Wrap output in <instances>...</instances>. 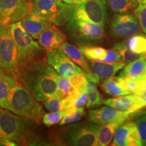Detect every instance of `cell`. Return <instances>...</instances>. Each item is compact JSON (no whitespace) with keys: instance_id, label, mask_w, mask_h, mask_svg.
I'll return each mask as SVG.
<instances>
[{"instance_id":"35","label":"cell","mask_w":146,"mask_h":146,"mask_svg":"<svg viewBox=\"0 0 146 146\" xmlns=\"http://www.w3.org/2000/svg\"><path fill=\"white\" fill-rule=\"evenodd\" d=\"M73 88L77 91H86L87 78L86 73H79L70 78Z\"/></svg>"},{"instance_id":"13","label":"cell","mask_w":146,"mask_h":146,"mask_svg":"<svg viewBox=\"0 0 146 146\" xmlns=\"http://www.w3.org/2000/svg\"><path fill=\"white\" fill-rule=\"evenodd\" d=\"M132 113L122 111L111 106H103L89 111L88 120L100 125L118 121H126Z\"/></svg>"},{"instance_id":"18","label":"cell","mask_w":146,"mask_h":146,"mask_svg":"<svg viewBox=\"0 0 146 146\" xmlns=\"http://www.w3.org/2000/svg\"><path fill=\"white\" fill-rule=\"evenodd\" d=\"M126 64L123 62H99L90 60L91 70L98 79H106V78L114 76L118 71L125 66Z\"/></svg>"},{"instance_id":"31","label":"cell","mask_w":146,"mask_h":146,"mask_svg":"<svg viewBox=\"0 0 146 146\" xmlns=\"http://www.w3.org/2000/svg\"><path fill=\"white\" fill-rule=\"evenodd\" d=\"M127 45L133 52L141 54L146 52V37L143 35H133L128 40Z\"/></svg>"},{"instance_id":"15","label":"cell","mask_w":146,"mask_h":146,"mask_svg":"<svg viewBox=\"0 0 146 146\" xmlns=\"http://www.w3.org/2000/svg\"><path fill=\"white\" fill-rule=\"evenodd\" d=\"M113 145H142L141 137L135 122H125L115 132Z\"/></svg>"},{"instance_id":"33","label":"cell","mask_w":146,"mask_h":146,"mask_svg":"<svg viewBox=\"0 0 146 146\" xmlns=\"http://www.w3.org/2000/svg\"><path fill=\"white\" fill-rule=\"evenodd\" d=\"M43 105L45 108L51 112L63 111L62 98L56 93L44 100Z\"/></svg>"},{"instance_id":"39","label":"cell","mask_w":146,"mask_h":146,"mask_svg":"<svg viewBox=\"0 0 146 146\" xmlns=\"http://www.w3.org/2000/svg\"><path fill=\"white\" fill-rule=\"evenodd\" d=\"M137 1L139 3H145L146 4V0H137Z\"/></svg>"},{"instance_id":"5","label":"cell","mask_w":146,"mask_h":146,"mask_svg":"<svg viewBox=\"0 0 146 146\" xmlns=\"http://www.w3.org/2000/svg\"><path fill=\"white\" fill-rule=\"evenodd\" d=\"M100 127V125L90 121L68 125L63 129L60 139L68 145H98V136Z\"/></svg>"},{"instance_id":"21","label":"cell","mask_w":146,"mask_h":146,"mask_svg":"<svg viewBox=\"0 0 146 146\" xmlns=\"http://www.w3.org/2000/svg\"><path fill=\"white\" fill-rule=\"evenodd\" d=\"M145 72L146 58L141 54L139 58L125 66L118 76L138 79L145 75Z\"/></svg>"},{"instance_id":"41","label":"cell","mask_w":146,"mask_h":146,"mask_svg":"<svg viewBox=\"0 0 146 146\" xmlns=\"http://www.w3.org/2000/svg\"><path fill=\"white\" fill-rule=\"evenodd\" d=\"M24 1H27V2H33V0H24Z\"/></svg>"},{"instance_id":"38","label":"cell","mask_w":146,"mask_h":146,"mask_svg":"<svg viewBox=\"0 0 146 146\" xmlns=\"http://www.w3.org/2000/svg\"><path fill=\"white\" fill-rule=\"evenodd\" d=\"M63 2L68 5H79L87 1V0H62Z\"/></svg>"},{"instance_id":"9","label":"cell","mask_w":146,"mask_h":146,"mask_svg":"<svg viewBox=\"0 0 146 146\" xmlns=\"http://www.w3.org/2000/svg\"><path fill=\"white\" fill-rule=\"evenodd\" d=\"M33 9V2L24 0H0V24L10 25L25 18Z\"/></svg>"},{"instance_id":"16","label":"cell","mask_w":146,"mask_h":146,"mask_svg":"<svg viewBox=\"0 0 146 146\" xmlns=\"http://www.w3.org/2000/svg\"><path fill=\"white\" fill-rule=\"evenodd\" d=\"M39 43L47 53L59 49L66 41L65 34L56 27V25L51 23L46 27L39 36Z\"/></svg>"},{"instance_id":"4","label":"cell","mask_w":146,"mask_h":146,"mask_svg":"<svg viewBox=\"0 0 146 146\" xmlns=\"http://www.w3.org/2000/svg\"><path fill=\"white\" fill-rule=\"evenodd\" d=\"M31 121L9 112L0 110V142L10 140L16 143H25L29 135Z\"/></svg>"},{"instance_id":"2","label":"cell","mask_w":146,"mask_h":146,"mask_svg":"<svg viewBox=\"0 0 146 146\" xmlns=\"http://www.w3.org/2000/svg\"><path fill=\"white\" fill-rule=\"evenodd\" d=\"M7 110L37 124H40L44 115L42 106L31 93L23 85H19L18 81L9 94Z\"/></svg>"},{"instance_id":"43","label":"cell","mask_w":146,"mask_h":146,"mask_svg":"<svg viewBox=\"0 0 146 146\" xmlns=\"http://www.w3.org/2000/svg\"><path fill=\"white\" fill-rule=\"evenodd\" d=\"M1 25H0V28H1Z\"/></svg>"},{"instance_id":"20","label":"cell","mask_w":146,"mask_h":146,"mask_svg":"<svg viewBox=\"0 0 146 146\" xmlns=\"http://www.w3.org/2000/svg\"><path fill=\"white\" fill-rule=\"evenodd\" d=\"M86 76L87 78L86 92L88 96V102L87 104V107L88 108H98L101 106L104 102L97 87V83L99 82L100 80L96 77L94 74H86Z\"/></svg>"},{"instance_id":"24","label":"cell","mask_w":146,"mask_h":146,"mask_svg":"<svg viewBox=\"0 0 146 146\" xmlns=\"http://www.w3.org/2000/svg\"><path fill=\"white\" fill-rule=\"evenodd\" d=\"M102 88L106 94L113 97H118L131 94L129 91H125L118 84L117 76H112L106 78L102 83Z\"/></svg>"},{"instance_id":"45","label":"cell","mask_w":146,"mask_h":146,"mask_svg":"<svg viewBox=\"0 0 146 146\" xmlns=\"http://www.w3.org/2000/svg\"><path fill=\"white\" fill-rule=\"evenodd\" d=\"M0 110H1V109H0Z\"/></svg>"},{"instance_id":"12","label":"cell","mask_w":146,"mask_h":146,"mask_svg":"<svg viewBox=\"0 0 146 146\" xmlns=\"http://www.w3.org/2000/svg\"><path fill=\"white\" fill-rule=\"evenodd\" d=\"M68 29L80 38L89 41L102 39L104 35V29L102 25L86 19L69 18Z\"/></svg>"},{"instance_id":"7","label":"cell","mask_w":146,"mask_h":146,"mask_svg":"<svg viewBox=\"0 0 146 146\" xmlns=\"http://www.w3.org/2000/svg\"><path fill=\"white\" fill-rule=\"evenodd\" d=\"M33 10L51 23L60 25L67 23L73 5L64 3L62 0H33Z\"/></svg>"},{"instance_id":"27","label":"cell","mask_w":146,"mask_h":146,"mask_svg":"<svg viewBox=\"0 0 146 146\" xmlns=\"http://www.w3.org/2000/svg\"><path fill=\"white\" fill-rule=\"evenodd\" d=\"M110 7L117 13H127L132 9L137 8V0H108Z\"/></svg>"},{"instance_id":"36","label":"cell","mask_w":146,"mask_h":146,"mask_svg":"<svg viewBox=\"0 0 146 146\" xmlns=\"http://www.w3.org/2000/svg\"><path fill=\"white\" fill-rule=\"evenodd\" d=\"M135 17L137 18L140 28L146 34V4L139 3L134 10Z\"/></svg>"},{"instance_id":"22","label":"cell","mask_w":146,"mask_h":146,"mask_svg":"<svg viewBox=\"0 0 146 146\" xmlns=\"http://www.w3.org/2000/svg\"><path fill=\"white\" fill-rule=\"evenodd\" d=\"M16 82L15 78L4 70L0 72V107L7 109L9 94Z\"/></svg>"},{"instance_id":"14","label":"cell","mask_w":146,"mask_h":146,"mask_svg":"<svg viewBox=\"0 0 146 146\" xmlns=\"http://www.w3.org/2000/svg\"><path fill=\"white\" fill-rule=\"evenodd\" d=\"M103 104L122 111L135 113L146 107V98L132 94L109 98L104 101Z\"/></svg>"},{"instance_id":"17","label":"cell","mask_w":146,"mask_h":146,"mask_svg":"<svg viewBox=\"0 0 146 146\" xmlns=\"http://www.w3.org/2000/svg\"><path fill=\"white\" fill-rule=\"evenodd\" d=\"M51 23H52L35 11L33 9L22 21L24 28L35 39H39L40 34Z\"/></svg>"},{"instance_id":"40","label":"cell","mask_w":146,"mask_h":146,"mask_svg":"<svg viewBox=\"0 0 146 146\" xmlns=\"http://www.w3.org/2000/svg\"><path fill=\"white\" fill-rule=\"evenodd\" d=\"M141 56L145 58H146V52L145 53H143V54H141Z\"/></svg>"},{"instance_id":"30","label":"cell","mask_w":146,"mask_h":146,"mask_svg":"<svg viewBox=\"0 0 146 146\" xmlns=\"http://www.w3.org/2000/svg\"><path fill=\"white\" fill-rule=\"evenodd\" d=\"M74 91L70 78H66L58 74V89L56 94L62 99L72 94Z\"/></svg>"},{"instance_id":"11","label":"cell","mask_w":146,"mask_h":146,"mask_svg":"<svg viewBox=\"0 0 146 146\" xmlns=\"http://www.w3.org/2000/svg\"><path fill=\"white\" fill-rule=\"evenodd\" d=\"M47 58L48 63L60 75L64 77L71 78L75 74L85 72L60 49L47 53Z\"/></svg>"},{"instance_id":"32","label":"cell","mask_w":146,"mask_h":146,"mask_svg":"<svg viewBox=\"0 0 146 146\" xmlns=\"http://www.w3.org/2000/svg\"><path fill=\"white\" fill-rule=\"evenodd\" d=\"M134 122L141 137L142 145H146V110L138 112L135 115Z\"/></svg>"},{"instance_id":"19","label":"cell","mask_w":146,"mask_h":146,"mask_svg":"<svg viewBox=\"0 0 146 146\" xmlns=\"http://www.w3.org/2000/svg\"><path fill=\"white\" fill-rule=\"evenodd\" d=\"M59 49L63 52H64L78 66L81 67L86 74H94L90 68V65L89 64V63L85 59V56L81 52V50L76 47L75 45L68 43V42H64Z\"/></svg>"},{"instance_id":"1","label":"cell","mask_w":146,"mask_h":146,"mask_svg":"<svg viewBox=\"0 0 146 146\" xmlns=\"http://www.w3.org/2000/svg\"><path fill=\"white\" fill-rule=\"evenodd\" d=\"M57 72L47 58L35 61L20 68V81L39 102H43L56 93Z\"/></svg>"},{"instance_id":"25","label":"cell","mask_w":146,"mask_h":146,"mask_svg":"<svg viewBox=\"0 0 146 146\" xmlns=\"http://www.w3.org/2000/svg\"><path fill=\"white\" fill-rule=\"evenodd\" d=\"M80 50L85 57L89 60L104 62L106 58L108 50L98 46H81Z\"/></svg>"},{"instance_id":"6","label":"cell","mask_w":146,"mask_h":146,"mask_svg":"<svg viewBox=\"0 0 146 146\" xmlns=\"http://www.w3.org/2000/svg\"><path fill=\"white\" fill-rule=\"evenodd\" d=\"M0 65L16 81H20L18 52L11 33L10 25H1L0 28Z\"/></svg>"},{"instance_id":"37","label":"cell","mask_w":146,"mask_h":146,"mask_svg":"<svg viewBox=\"0 0 146 146\" xmlns=\"http://www.w3.org/2000/svg\"><path fill=\"white\" fill-rule=\"evenodd\" d=\"M104 62H121L119 54L116 52V50L113 47V49L108 50V56Z\"/></svg>"},{"instance_id":"3","label":"cell","mask_w":146,"mask_h":146,"mask_svg":"<svg viewBox=\"0 0 146 146\" xmlns=\"http://www.w3.org/2000/svg\"><path fill=\"white\" fill-rule=\"evenodd\" d=\"M10 31L17 49L20 68L36 60L47 58L44 49L25 30L22 21L11 24Z\"/></svg>"},{"instance_id":"8","label":"cell","mask_w":146,"mask_h":146,"mask_svg":"<svg viewBox=\"0 0 146 146\" xmlns=\"http://www.w3.org/2000/svg\"><path fill=\"white\" fill-rule=\"evenodd\" d=\"M86 19L105 27L107 22L106 0H87L79 5H73L70 18Z\"/></svg>"},{"instance_id":"29","label":"cell","mask_w":146,"mask_h":146,"mask_svg":"<svg viewBox=\"0 0 146 146\" xmlns=\"http://www.w3.org/2000/svg\"><path fill=\"white\" fill-rule=\"evenodd\" d=\"M85 114V108L83 107L73 108L66 110L65 116L60 123V126L75 123L81 119L84 115Z\"/></svg>"},{"instance_id":"28","label":"cell","mask_w":146,"mask_h":146,"mask_svg":"<svg viewBox=\"0 0 146 146\" xmlns=\"http://www.w3.org/2000/svg\"><path fill=\"white\" fill-rule=\"evenodd\" d=\"M145 75L140 78H138V79L118 76L117 79L120 87H122L124 90L129 91L131 94H136L140 88L142 79H143Z\"/></svg>"},{"instance_id":"42","label":"cell","mask_w":146,"mask_h":146,"mask_svg":"<svg viewBox=\"0 0 146 146\" xmlns=\"http://www.w3.org/2000/svg\"><path fill=\"white\" fill-rule=\"evenodd\" d=\"M3 70V69L2 68H1V65H0V72H1V71H2Z\"/></svg>"},{"instance_id":"10","label":"cell","mask_w":146,"mask_h":146,"mask_svg":"<svg viewBox=\"0 0 146 146\" xmlns=\"http://www.w3.org/2000/svg\"><path fill=\"white\" fill-rule=\"evenodd\" d=\"M139 24L136 17L129 13L115 14L111 22L110 31L116 37L131 36L138 34Z\"/></svg>"},{"instance_id":"44","label":"cell","mask_w":146,"mask_h":146,"mask_svg":"<svg viewBox=\"0 0 146 146\" xmlns=\"http://www.w3.org/2000/svg\"><path fill=\"white\" fill-rule=\"evenodd\" d=\"M0 25H1V24H0Z\"/></svg>"},{"instance_id":"34","label":"cell","mask_w":146,"mask_h":146,"mask_svg":"<svg viewBox=\"0 0 146 146\" xmlns=\"http://www.w3.org/2000/svg\"><path fill=\"white\" fill-rule=\"evenodd\" d=\"M66 111H58V112H52L51 113L44 114L42 118V121L47 127L60 123L65 116Z\"/></svg>"},{"instance_id":"26","label":"cell","mask_w":146,"mask_h":146,"mask_svg":"<svg viewBox=\"0 0 146 146\" xmlns=\"http://www.w3.org/2000/svg\"><path fill=\"white\" fill-rule=\"evenodd\" d=\"M114 48L119 54L123 62L130 63L140 57L141 54L133 52L126 43H118L114 45Z\"/></svg>"},{"instance_id":"23","label":"cell","mask_w":146,"mask_h":146,"mask_svg":"<svg viewBox=\"0 0 146 146\" xmlns=\"http://www.w3.org/2000/svg\"><path fill=\"white\" fill-rule=\"evenodd\" d=\"M125 121H118L115 123H109L107 125H100L98 131V145H108L114 138L115 132L122 124Z\"/></svg>"}]
</instances>
